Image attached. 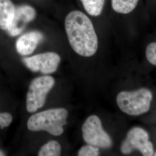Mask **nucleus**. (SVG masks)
<instances>
[{
  "label": "nucleus",
  "instance_id": "dca6fc26",
  "mask_svg": "<svg viewBox=\"0 0 156 156\" xmlns=\"http://www.w3.org/2000/svg\"><path fill=\"white\" fill-rule=\"evenodd\" d=\"M12 122V116L10 113L4 112L0 113V127L4 129L8 127Z\"/></svg>",
  "mask_w": 156,
  "mask_h": 156
},
{
  "label": "nucleus",
  "instance_id": "f03ea898",
  "mask_svg": "<svg viewBox=\"0 0 156 156\" xmlns=\"http://www.w3.org/2000/svg\"><path fill=\"white\" fill-rule=\"evenodd\" d=\"M68 112L64 108L50 109L35 113L28 119L27 126L30 131H45L55 136L64 133L63 127L67 124Z\"/></svg>",
  "mask_w": 156,
  "mask_h": 156
},
{
  "label": "nucleus",
  "instance_id": "39448f33",
  "mask_svg": "<svg viewBox=\"0 0 156 156\" xmlns=\"http://www.w3.org/2000/svg\"><path fill=\"white\" fill-rule=\"evenodd\" d=\"M82 131L84 140L88 145L101 149H108L112 146L111 138L103 129L100 118L96 115L86 120Z\"/></svg>",
  "mask_w": 156,
  "mask_h": 156
},
{
  "label": "nucleus",
  "instance_id": "9b49d317",
  "mask_svg": "<svg viewBox=\"0 0 156 156\" xmlns=\"http://www.w3.org/2000/svg\"><path fill=\"white\" fill-rule=\"evenodd\" d=\"M139 0H111L114 11L121 14H128L133 11Z\"/></svg>",
  "mask_w": 156,
  "mask_h": 156
},
{
  "label": "nucleus",
  "instance_id": "423d86ee",
  "mask_svg": "<svg viewBox=\"0 0 156 156\" xmlns=\"http://www.w3.org/2000/svg\"><path fill=\"white\" fill-rule=\"evenodd\" d=\"M149 138V135L145 129L134 127L129 131L126 140L121 145V151L123 154H127L134 150H138L144 156H153V146Z\"/></svg>",
  "mask_w": 156,
  "mask_h": 156
},
{
  "label": "nucleus",
  "instance_id": "1a4fd4ad",
  "mask_svg": "<svg viewBox=\"0 0 156 156\" xmlns=\"http://www.w3.org/2000/svg\"><path fill=\"white\" fill-rule=\"evenodd\" d=\"M43 39V34L38 31H30L24 34L16 41L17 51L22 56L30 55L33 53Z\"/></svg>",
  "mask_w": 156,
  "mask_h": 156
},
{
  "label": "nucleus",
  "instance_id": "f8f14e48",
  "mask_svg": "<svg viewBox=\"0 0 156 156\" xmlns=\"http://www.w3.org/2000/svg\"><path fill=\"white\" fill-rule=\"evenodd\" d=\"M105 0H80L85 11L92 16H100L103 11Z\"/></svg>",
  "mask_w": 156,
  "mask_h": 156
},
{
  "label": "nucleus",
  "instance_id": "20e7f679",
  "mask_svg": "<svg viewBox=\"0 0 156 156\" xmlns=\"http://www.w3.org/2000/svg\"><path fill=\"white\" fill-rule=\"evenodd\" d=\"M55 83V79L50 76L35 78L31 82L26 98V109L28 112L33 113L44 106L46 97Z\"/></svg>",
  "mask_w": 156,
  "mask_h": 156
},
{
  "label": "nucleus",
  "instance_id": "7ed1b4c3",
  "mask_svg": "<svg viewBox=\"0 0 156 156\" xmlns=\"http://www.w3.org/2000/svg\"><path fill=\"white\" fill-rule=\"evenodd\" d=\"M153 95L149 90L140 89L133 91H122L116 101L122 111L130 116H139L148 111Z\"/></svg>",
  "mask_w": 156,
  "mask_h": 156
},
{
  "label": "nucleus",
  "instance_id": "f257e3e1",
  "mask_svg": "<svg viewBox=\"0 0 156 156\" xmlns=\"http://www.w3.org/2000/svg\"><path fill=\"white\" fill-rule=\"evenodd\" d=\"M65 28L73 50L80 56L91 57L96 53L98 41L93 24L82 12L73 11L65 20Z\"/></svg>",
  "mask_w": 156,
  "mask_h": 156
},
{
  "label": "nucleus",
  "instance_id": "6e6552de",
  "mask_svg": "<svg viewBox=\"0 0 156 156\" xmlns=\"http://www.w3.org/2000/svg\"><path fill=\"white\" fill-rule=\"evenodd\" d=\"M36 16L35 9L28 5L17 6L12 23L7 29L8 34L16 37L22 33L27 24L33 21Z\"/></svg>",
  "mask_w": 156,
  "mask_h": 156
},
{
  "label": "nucleus",
  "instance_id": "2eb2a0df",
  "mask_svg": "<svg viewBox=\"0 0 156 156\" xmlns=\"http://www.w3.org/2000/svg\"><path fill=\"white\" fill-rule=\"evenodd\" d=\"M146 56L148 62L156 66V42H152L146 48Z\"/></svg>",
  "mask_w": 156,
  "mask_h": 156
},
{
  "label": "nucleus",
  "instance_id": "0eeeda50",
  "mask_svg": "<svg viewBox=\"0 0 156 156\" xmlns=\"http://www.w3.org/2000/svg\"><path fill=\"white\" fill-rule=\"evenodd\" d=\"M23 62L33 72L50 74L56 72L61 62L60 56L55 52H46L30 57H25Z\"/></svg>",
  "mask_w": 156,
  "mask_h": 156
},
{
  "label": "nucleus",
  "instance_id": "4468645a",
  "mask_svg": "<svg viewBox=\"0 0 156 156\" xmlns=\"http://www.w3.org/2000/svg\"><path fill=\"white\" fill-rule=\"evenodd\" d=\"M99 154V148L89 145L82 147L78 151V156H97Z\"/></svg>",
  "mask_w": 156,
  "mask_h": 156
},
{
  "label": "nucleus",
  "instance_id": "f3484780",
  "mask_svg": "<svg viewBox=\"0 0 156 156\" xmlns=\"http://www.w3.org/2000/svg\"><path fill=\"white\" fill-rule=\"evenodd\" d=\"M5 156V154H4V153L2 151H0V156Z\"/></svg>",
  "mask_w": 156,
  "mask_h": 156
},
{
  "label": "nucleus",
  "instance_id": "a211bd4d",
  "mask_svg": "<svg viewBox=\"0 0 156 156\" xmlns=\"http://www.w3.org/2000/svg\"><path fill=\"white\" fill-rule=\"evenodd\" d=\"M154 156H156V153H155V154H154Z\"/></svg>",
  "mask_w": 156,
  "mask_h": 156
},
{
  "label": "nucleus",
  "instance_id": "ddd939ff",
  "mask_svg": "<svg viewBox=\"0 0 156 156\" xmlns=\"http://www.w3.org/2000/svg\"><path fill=\"white\" fill-rule=\"evenodd\" d=\"M62 147L56 140H50L44 145L39 150L38 156H58L60 155Z\"/></svg>",
  "mask_w": 156,
  "mask_h": 156
},
{
  "label": "nucleus",
  "instance_id": "9d476101",
  "mask_svg": "<svg viewBox=\"0 0 156 156\" xmlns=\"http://www.w3.org/2000/svg\"><path fill=\"white\" fill-rule=\"evenodd\" d=\"M16 7L11 0H0V29L7 30L13 20Z\"/></svg>",
  "mask_w": 156,
  "mask_h": 156
}]
</instances>
